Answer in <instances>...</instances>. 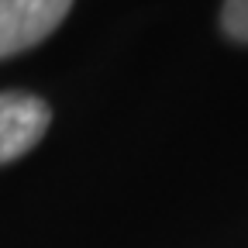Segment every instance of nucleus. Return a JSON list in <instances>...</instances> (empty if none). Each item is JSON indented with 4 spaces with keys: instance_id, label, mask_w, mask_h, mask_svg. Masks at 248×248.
I'll return each instance as SVG.
<instances>
[{
    "instance_id": "7ed1b4c3",
    "label": "nucleus",
    "mask_w": 248,
    "mask_h": 248,
    "mask_svg": "<svg viewBox=\"0 0 248 248\" xmlns=\"http://www.w3.org/2000/svg\"><path fill=\"white\" fill-rule=\"evenodd\" d=\"M221 28L231 42L248 45V0H224L221 4Z\"/></svg>"
},
{
    "instance_id": "f03ea898",
    "label": "nucleus",
    "mask_w": 248,
    "mask_h": 248,
    "mask_svg": "<svg viewBox=\"0 0 248 248\" xmlns=\"http://www.w3.org/2000/svg\"><path fill=\"white\" fill-rule=\"evenodd\" d=\"M52 107L35 93H0V162H14L31 152L48 131Z\"/></svg>"
},
{
    "instance_id": "f257e3e1",
    "label": "nucleus",
    "mask_w": 248,
    "mask_h": 248,
    "mask_svg": "<svg viewBox=\"0 0 248 248\" xmlns=\"http://www.w3.org/2000/svg\"><path fill=\"white\" fill-rule=\"evenodd\" d=\"M73 0H0V59L35 48L66 21Z\"/></svg>"
}]
</instances>
